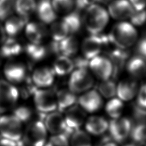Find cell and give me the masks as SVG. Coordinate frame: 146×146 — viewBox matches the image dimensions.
<instances>
[{"label": "cell", "mask_w": 146, "mask_h": 146, "mask_svg": "<svg viewBox=\"0 0 146 146\" xmlns=\"http://www.w3.org/2000/svg\"><path fill=\"white\" fill-rule=\"evenodd\" d=\"M135 11L129 0H113L108 5L109 15L121 21L131 17Z\"/></svg>", "instance_id": "11"}, {"label": "cell", "mask_w": 146, "mask_h": 146, "mask_svg": "<svg viewBox=\"0 0 146 146\" xmlns=\"http://www.w3.org/2000/svg\"><path fill=\"white\" fill-rule=\"evenodd\" d=\"M25 34L30 43L40 45L49 34V30L42 23H28L25 28Z\"/></svg>", "instance_id": "17"}, {"label": "cell", "mask_w": 146, "mask_h": 146, "mask_svg": "<svg viewBox=\"0 0 146 146\" xmlns=\"http://www.w3.org/2000/svg\"><path fill=\"white\" fill-rule=\"evenodd\" d=\"M94 80L88 69H76L69 77V90L74 93L87 92L93 86Z\"/></svg>", "instance_id": "5"}, {"label": "cell", "mask_w": 146, "mask_h": 146, "mask_svg": "<svg viewBox=\"0 0 146 146\" xmlns=\"http://www.w3.org/2000/svg\"><path fill=\"white\" fill-rule=\"evenodd\" d=\"M3 74L8 82L14 85L21 84L27 79V67L20 62H9L4 67Z\"/></svg>", "instance_id": "12"}, {"label": "cell", "mask_w": 146, "mask_h": 146, "mask_svg": "<svg viewBox=\"0 0 146 146\" xmlns=\"http://www.w3.org/2000/svg\"><path fill=\"white\" fill-rule=\"evenodd\" d=\"M23 123L14 114L0 116V135L2 138L19 142L24 133Z\"/></svg>", "instance_id": "3"}, {"label": "cell", "mask_w": 146, "mask_h": 146, "mask_svg": "<svg viewBox=\"0 0 146 146\" xmlns=\"http://www.w3.org/2000/svg\"><path fill=\"white\" fill-rule=\"evenodd\" d=\"M15 0H7L3 5L0 6V21L6 20L11 16L14 10Z\"/></svg>", "instance_id": "36"}, {"label": "cell", "mask_w": 146, "mask_h": 146, "mask_svg": "<svg viewBox=\"0 0 146 146\" xmlns=\"http://www.w3.org/2000/svg\"><path fill=\"white\" fill-rule=\"evenodd\" d=\"M131 122L127 118H118L111 120L108 125L111 137L116 142H122L127 139L131 133Z\"/></svg>", "instance_id": "10"}, {"label": "cell", "mask_w": 146, "mask_h": 146, "mask_svg": "<svg viewBox=\"0 0 146 146\" xmlns=\"http://www.w3.org/2000/svg\"><path fill=\"white\" fill-rule=\"evenodd\" d=\"M137 42L136 47H135L137 55L142 57L146 61V32L144 33V34Z\"/></svg>", "instance_id": "40"}, {"label": "cell", "mask_w": 146, "mask_h": 146, "mask_svg": "<svg viewBox=\"0 0 146 146\" xmlns=\"http://www.w3.org/2000/svg\"><path fill=\"white\" fill-rule=\"evenodd\" d=\"M108 122L103 117L94 116L87 120L85 128L88 133L94 135H102L108 129Z\"/></svg>", "instance_id": "25"}, {"label": "cell", "mask_w": 146, "mask_h": 146, "mask_svg": "<svg viewBox=\"0 0 146 146\" xmlns=\"http://www.w3.org/2000/svg\"><path fill=\"white\" fill-rule=\"evenodd\" d=\"M68 28L70 34H75L80 32L83 25L82 17L80 12L75 10L64 15L62 19Z\"/></svg>", "instance_id": "27"}, {"label": "cell", "mask_w": 146, "mask_h": 146, "mask_svg": "<svg viewBox=\"0 0 146 146\" xmlns=\"http://www.w3.org/2000/svg\"><path fill=\"white\" fill-rule=\"evenodd\" d=\"M35 12L38 19L45 25L51 24L56 19V13L52 6L51 0H39Z\"/></svg>", "instance_id": "20"}, {"label": "cell", "mask_w": 146, "mask_h": 146, "mask_svg": "<svg viewBox=\"0 0 146 146\" xmlns=\"http://www.w3.org/2000/svg\"><path fill=\"white\" fill-rule=\"evenodd\" d=\"M23 51L21 44L14 38H8L0 46V54L3 58H14Z\"/></svg>", "instance_id": "22"}, {"label": "cell", "mask_w": 146, "mask_h": 146, "mask_svg": "<svg viewBox=\"0 0 146 146\" xmlns=\"http://www.w3.org/2000/svg\"><path fill=\"white\" fill-rule=\"evenodd\" d=\"M25 51L27 56L33 62H39L42 61L48 56V49L42 45L28 43L26 46Z\"/></svg>", "instance_id": "28"}, {"label": "cell", "mask_w": 146, "mask_h": 146, "mask_svg": "<svg viewBox=\"0 0 146 146\" xmlns=\"http://www.w3.org/2000/svg\"><path fill=\"white\" fill-rule=\"evenodd\" d=\"M45 146H69L68 137L65 134L54 135L46 143Z\"/></svg>", "instance_id": "38"}, {"label": "cell", "mask_w": 146, "mask_h": 146, "mask_svg": "<svg viewBox=\"0 0 146 146\" xmlns=\"http://www.w3.org/2000/svg\"><path fill=\"white\" fill-rule=\"evenodd\" d=\"M113 0H93L94 4L98 5H109Z\"/></svg>", "instance_id": "49"}, {"label": "cell", "mask_w": 146, "mask_h": 146, "mask_svg": "<svg viewBox=\"0 0 146 146\" xmlns=\"http://www.w3.org/2000/svg\"><path fill=\"white\" fill-rule=\"evenodd\" d=\"M125 67L130 76L135 79L146 75V61L137 54L129 57Z\"/></svg>", "instance_id": "19"}, {"label": "cell", "mask_w": 146, "mask_h": 146, "mask_svg": "<svg viewBox=\"0 0 146 146\" xmlns=\"http://www.w3.org/2000/svg\"><path fill=\"white\" fill-rule=\"evenodd\" d=\"M71 146H92V142L87 133L78 129L71 135Z\"/></svg>", "instance_id": "34"}, {"label": "cell", "mask_w": 146, "mask_h": 146, "mask_svg": "<svg viewBox=\"0 0 146 146\" xmlns=\"http://www.w3.org/2000/svg\"><path fill=\"white\" fill-rule=\"evenodd\" d=\"M43 123L47 131L54 135L65 134L69 137L72 133L67 128L64 117L61 112L53 111L46 114L43 117Z\"/></svg>", "instance_id": "8"}, {"label": "cell", "mask_w": 146, "mask_h": 146, "mask_svg": "<svg viewBox=\"0 0 146 146\" xmlns=\"http://www.w3.org/2000/svg\"><path fill=\"white\" fill-rule=\"evenodd\" d=\"M78 102L83 110L94 113L100 109L103 105L101 95L96 90H90L80 96Z\"/></svg>", "instance_id": "14"}, {"label": "cell", "mask_w": 146, "mask_h": 146, "mask_svg": "<svg viewBox=\"0 0 146 146\" xmlns=\"http://www.w3.org/2000/svg\"><path fill=\"white\" fill-rule=\"evenodd\" d=\"M98 91L100 95L105 98L113 97L117 93V85L113 79L102 80L98 85Z\"/></svg>", "instance_id": "32"}, {"label": "cell", "mask_w": 146, "mask_h": 146, "mask_svg": "<svg viewBox=\"0 0 146 146\" xmlns=\"http://www.w3.org/2000/svg\"><path fill=\"white\" fill-rule=\"evenodd\" d=\"M130 133L135 142L139 144L146 141V124L137 123L132 127Z\"/></svg>", "instance_id": "35"}, {"label": "cell", "mask_w": 146, "mask_h": 146, "mask_svg": "<svg viewBox=\"0 0 146 146\" xmlns=\"http://www.w3.org/2000/svg\"><path fill=\"white\" fill-rule=\"evenodd\" d=\"M133 116L138 123L146 124V109L138 105L133 107Z\"/></svg>", "instance_id": "41"}, {"label": "cell", "mask_w": 146, "mask_h": 146, "mask_svg": "<svg viewBox=\"0 0 146 146\" xmlns=\"http://www.w3.org/2000/svg\"><path fill=\"white\" fill-rule=\"evenodd\" d=\"M28 19L26 18L20 17L19 15L14 16L11 15L5 20L3 26L7 35L9 38H15L19 35L21 31L25 28L27 24Z\"/></svg>", "instance_id": "21"}, {"label": "cell", "mask_w": 146, "mask_h": 146, "mask_svg": "<svg viewBox=\"0 0 146 146\" xmlns=\"http://www.w3.org/2000/svg\"><path fill=\"white\" fill-rule=\"evenodd\" d=\"M74 68L76 69H88L89 68V60L82 56H76L72 60Z\"/></svg>", "instance_id": "42"}, {"label": "cell", "mask_w": 146, "mask_h": 146, "mask_svg": "<svg viewBox=\"0 0 146 146\" xmlns=\"http://www.w3.org/2000/svg\"><path fill=\"white\" fill-rule=\"evenodd\" d=\"M0 146H19V142L17 143L12 140L1 138L0 139Z\"/></svg>", "instance_id": "47"}, {"label": "cell", "mask_w": 146, "mask_h": 146, "mask_svg": "<svg viewBox=\"0 0 146 146\" xmlns=\"http://www.w3.org/2000/svg\"><path fill=\"white\" fill-rule=\"evenodd\" d=\"M106 111L112 119H118L121 116L124 108V104L119 98H112L106 105Z\"/></svg>", "instance_id": "31"}, {"label": "cell", "mask_w": 146, "mask_h": 146, "mask_svg": "<svg viewBox=\"0 0 146 146\" xmlns=\"http://www.w3.org/2000/svg\"><path fill=\"white\" fill-rule=\"evenodd\" d=\"M52 69L54 74L60 77H63L73 72L74 69V65L71 57L61 55L57 56Z\"/></svg>", "instance_id": "24"}, {"label": "cell", "mask_w": 146, "mask_h": 146, "mask_svg": "<svg viewBox=\"0 0 146 146\" xmlns=\"http://www.w3.org/2000/svg\"><path fill=\"white\" fill-rule=\"evenodd\" d=\"M32 95L35 108L41 114H48L56 109V94L52 90L36 88Z\"/></svg>", "instance_id": "6"}, {"label": "cell", "mask_w": 146, "mask_h": 146, "mask_svg": "<svg viewBox=\"0 0 146 146\" xmlns=\"http://www.w3.org/2000/svg\"><path fill=\"white\" fill-rule=\"evenodd\" d=\"M137 105L146 109V84L141 86L138 92Z\"/></svg>", "instance_id": "44"}, {"label": "cell", "mask_w": 146, "mask_h": 146, "mask_svg": "<svg viewBox=\"0 0 146 146\" xmlns=\"http://www.w3.org/2000/svg\"><path fill=\"white\" fill-rule=\"evenodd\" d=\"M137 146H146V141L141 142V143H139V144L137 145Z\"/></svg>", "instance_id": "51"}, {"label": "cell", "mask_w": 146, "mask_h": 146, "mask_svg": "<svg viewBox=\"0 0 146 146\" xmlns=\"http://www.w3.org/2000/svg\"><path fill=\"white\" fill-rule=\"evenodd\" d=\"M2 59H3V57L1 56V54H0V66H1L2 63Z\"/></svg>", "instance_id": "53"}, {"label": "cell", "mask_w": 146, "mask_h": 146, "mask_svg": "<svg viewBox=\"0 0 146 146\" xmlns=\"http://www.w3.org/2000/svg\"><path fill=\"white\" fill-rule=\"evenodd\" d=\"M89 68L101 80L110 79L113 75V64L107 56H98L90 60Z\"/></svg>", "instance_id": "9"}, {"label": "cell", "mask_w": 146, "mask_h": 146, "mask_svg": "<svg viewBox=\"0 0 146 146\" xmlns=\"http://www.w3.org/2000/svg\"><path fill=\"white\" fill-rule=\"evenodd\" d=\"M81 49L83 56L89 61L100 56L103 50V44L100 34H90L85 38L81 45Z\"/></svg>", "instance_id": "13"}, {"label": "cell", "mask_w": 146, "mask_h": 146, "mask_svg": "<svg viewBox=\"0 0 146 146\" xmlns=\"http://www.w3.org/2000/svg\"><path fill=\"white\" fill-rule=\"evenodd\" d=\"M49 32L53 40L58 42L64 40L70 34L68 28L62 20L52 23Z\"/></svg>", "instance_id": "30"}, {"label": "cell", "mask_w": 146, "mask_h": 146, "mask_svg": "<svg viewBox=\"0 0 146 146\" xmlns=\"http://www.w3.org/2000/svg\"><path fill=\"white\" fill-rule=\"evenodd\" d=\"M109 14L102 5L92 4L84 10L82 21L88 33L97 35L102 33L109 21Z\"/></svg>", "instance_id": "1"}, {"label": "cell", "mask_w": 146, "mask_h": 146, "mask_svg": "<svg viewBox=\"0 0 146 146\" xmlns=\"http://www.w3.org/2000/svg\"><path fill=\"white\" fill-rule=\"evenodd\" d=\"M139 82L134 78L121 80L117 86V93L120 100L129 101L134 98L139 90Z\"/></svg>", "instance_id": "16"}, {"label": "cell", "mask_w": 146, "mask_h": 146, "mask_svg": "<svg viewBox=\"0 0 146 146\" xmlns=\"http://www.w3.org/2000/svg\"><path fill=\"white\" fill-rule=\"evenodd\" d=\"M7 1V0H0V6L2 5H3Z\"/></svg>", "instance_id": "52"}, {"label": "cell", "mask_w": 146, "mask_h": 146, "mask_svg": "<svg viewBox=\"0 0 146 146\" xmlns=\"http://www.w3.org/2000/svg\"><path fill=\"white\" fill-rule=\"evenodd\" d=\"M15 117H17L23 124L29 121L32 115L31 109L27 107L21 106L15 109L14 113Z\"/></svg>", "instance_id": "39"}, {"label": "cell", "mask_w": 146, "mask_h": 146, "mask_svg": "<svg viewBox=\"0 0 146 146\" xmlns=\"http://www.w3.org/2000/svg\"><path fill=\"white\" fill-rule=\"evenodd\" d=\"M56 97L57 109L61 113L73 106L77 101L75 93L67 89H62L58 91L56 93Z\"/></svg>", "instance_id": "23"}, {"label": "cell", "mask_w": 146, "mask_h": 146, "mask_svg": "<svg viewBox=\"0 0 146 146\" xmlns=\"http://www.w3.org/2000/svg\"><path fill=\"white\" fill-rule=\"evenodd\" d=\"M47 131L43 121H35L28 125L25 130L21 142L25 146H45Z\"/></svg>", "instance_id": "4"}, {"label": "cell", "mask_w": 146, "mask_h": 146, "mask_svg": "<svg viewBox=\"0 0 146 146\" xmlns=\"http://www.w3.org/2000/svg\"><path fill=\"white\" fill-rule=\"evenodd\" d=\"M54 76L55 74L51 68L40 67L33 71L31 80L36 88L44 89L53 84Z\"/></svg>", "instance_id": "15"}, {"label": "cell", "mask_w": 146, "mask_h": 146, "mask_svg": "<svg viewBox=\"0 0 146 146\" xmlns=\"http://www.w3.org/2000/svg\"><path fill=\"white\" fill-rule=\"evenodd\" d=\"M79 49V43L75 36L71 35L60 41V50L62 56L69 57L76 55Z\"/></svg>", "instance_id": "29"}, {"label": "cell", "mask_w": 146, "mask_h": 146, "mask_svg": "<svg viewBox=\"0 0 146 146\" xmlns=\"http://www.w3.org/2000/svg\"><path fill=\"white\" fill-rule=\"evenodd\" d=\"M51 1L56 14L66 15L74 10V0H51Z\"/></svg>", "instance_id": "33"}, {"label": "cell", "mask_w": 146, "mask_h": 146, "mask_svg": "<svg viewBox=\"0 0 146 146\" xmlns=\"http://www.w3.org/2000/svg\"><path fill=\"white\" fill-rule=\"evenodd\" d=\"M7 38V34L5 33L3 26L0 23V46L4 43V41L6 40Z\"/></svg>", "instance_id": "48"}, {"label": "cell", "mask_w": 146, "mask_h": 146, "mask_svg": "<svg viewBox=\"0 0 146 146\" xmlns=\"http://www.w3.org/2000/svg\"><path fill=\"white\" fill-rule=\"evenodd\" d=\"M103 146H118V145H117V144H116L115 143L110 142L108 140H106V142H103Z\"/></svg>", "instance_id": "50"}, {"label": "cell", "mask_w": 146, "mask_h": 146, "mask_svg": "<svg viewBox=\"0 0 146 146\" xmlns=\"http://www.w3.org/2000/svg\"><path fill=\"white\" fill-rule=\"evenodd\" d=\"M125 146H137V145H135L134 144H127Z\"/></svg>", "instance_id": "54"}, {"label": "cell", "mask_w": 146, "mask_h": 146, "mask_svg": "<svg viewBox=\"0 0 146 146\" xmlns=\"http://www.w3.org/2000/svg\"><path fill=\"white\" fill-rule=\"evenodd\" d=\"M129 19L134 27H142L146 25V9L140 11H135Z\"/></svg>", "instance_id": "37"}, {"label": "cell", "mask_w": 146, "mask_h": 146, "mask_svg": "<svg viewBox=\"0 0 146 146\" xmlns=\"http://www.w3.org/2000/svg\"><path fill=\"white\" fill-rule=\"evenodd\" d=\"M19 97V90L14 84L0 79V113L14 108Z\"/></svg>", "instance_id": "7"}, {"label": "cell", "mask_w": 146, "mask_h": 146, "mask_svg": "<svg viewBox=\"0 0 146 146\" xmlns=\"http://www.w3.org/2000/svg\"><path fill=\"white\" fill-rule=\"evenodd\" d=\"M135 11H140L146 9V0H129Z\"/></svg>", "instance_id": "45"}, {"label": "cell", "mask_w": 146, "mask_h": 146, "mask_svg": "<svg viewBox=\"0 0 146 146\" xmlns=\"http://www.w3.org/2000/svg\"><path fill=\"white\" fill-rule=\"evenodd\" d=\"M48 49L49 52L56 55V56H61L60 50V42H58V41H55L53 40L52 41L49 43Z\"/></svg>", "instance_id": "46"}, {"label": "cell", "mask_w": 146, "mask_h": 146, "mask_svg": "<svg viewBox=\"0 0 146 146\" xmlns=\"http://www.w3.org/2000/svg\"><path fill=\"white\" fill-rule=\"evenodd\" d=\"M36 5L35 0H15L14 10L19 16L28 19L36 11Z\"/></svg>", "instance_id": "26"}, {"label": "cell", "mask_w": 146, "mask_h": 146, "mask_svg": "<svg viewBox=\"0 0 146 146\" xmlns=\"http://www.w3.org/2000/svg\"><path fill=\"white\" fill-rule=\"evenodd\" d=\"M92 4L93 0H74V10L81 13Z\"/></svg>", "instance_id": "43"}, {"label": "cell", "mask_w": 146, "mask_h": 146, "mask_svg": "<svg viewBox=\"0 0 146 146\" xmlns=\"http://www.w3.org/2000/svg\"><path fill=\"white\" fill-rule=\"evenodd\" d=\"M86 118V113L82 108L74 106L66 110L64 117L66 126L72 133L79 129Z\"/></svg>", "instance_id": "18"}, {"label": "cell", "mask_w": 146, "mask_h": 146, "mask_svg": "<svg viewBox=\"0 0 146 146\" xmlns=\"http://www.w3.org/2000/svg\"><path fill=\"white\" fill-rule=\"evenodd\" d=\"M108 34L114 47L121 49H129L138 40L136 28L131 23L126 21L116 23Z\"/></svg>", "instance_id": "2"}]
</instances>
